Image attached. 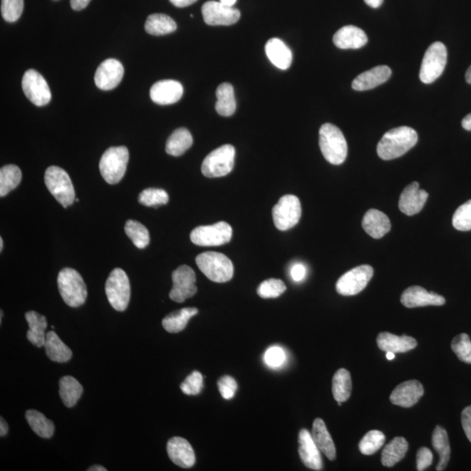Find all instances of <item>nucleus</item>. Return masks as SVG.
Wrapping results in <instances>:
<instances>
[{"label":"nucleus","mask_w":471,"mask_h":471,"mask_svg":"<svg viewBox=\"0 0 471 471\" xmlns=\"http://www.w3.org/2000/svg\"><path fill=\"white\" fill-rule=\"evenodd\" d=\"M417 141L418 135L415 129L406 126L392 128L380 141L377 154L385 161L396 159L414 148Z\"/></svg>","instance_id":"f257e3e1"},{"label":"nucleus","mask_w":471,"mask_h":471,"mask_svg":"<svg viewBox=\"0 0 471 471\" xmlns=\"http://www.w3.org/2000/svg\"><path fill=\"white\" fill-rule=\"evenodd\" d=\"M320 148L325 159L331 164H343L347 158V141L340 129L331 123L321 126Z\"/></svg>","instance_id":"f03ea898"},{"label":"nucleus","mask_w":471,"mask_h":471,"mask_svg":"<svg viewBox=\"0 0 471 471\" xmlns=\"http://www.w3.org/2000/svg\"><path fill=\"white\" fill-rule=\"evenodd\" d=\"M196 263L200 270L211 281L226 283L233 277V262L222 253L207 251L198 255Z\"/></svg>","instance_id":"7ed1b4c3"},{"label":"nucleus","mask_w":471,"mask_h":471,"mask_svg":"<svg viewBox=\"0 0 471 471\" xmlns=\"http://www.w3.org/2000/svg\"><path fill=\"white\" fill-rule=\"evenodd\" d=\"M58 288L65 303L71 308L83 305L88 298V289L76 270L62 269L58 276Z\"/></svg>","instance_id":"20e7f679"},{"label":"nucleus","mask_w":471,"mask_h":471,"mask_svg":"<svg viewBox=\"0 0 471 471\" xmlns=\"http://www.w3.org/2000/svg\"><path fill=\"white\" fill-rule=\"evenodd\" d=\"M129 160L128 149L124 146L111 147L105 151L100 161L102 178L109 184H116L123 179Z\"/></svg>","instance_id":"39448f33"},{"label":"nucleus","mask_w":471,"mask_h":471,"mask_svg":"<svg viewBox=\"0 0 471 471\" xmlns=\"http://www.w3.org/2000/svg\"><path fill=\"white\" fill-rule=\"evenodd\" d=\"M45 183L55 199L64 208L76 201V191L68 173L57 166H51L45 173Z\"/></svg>","instance_id":"423d86ee"},{"label":"nucleus","mask_w":471,"mask_h":471,"mask_svg":"<svg viewBox=\"0 0 471 471\" xmlns=\"http://www.w3.org/2000/svg\"><path fill=\"white\" fill-rule=\"evenodd\" d=\"M236 151L233 145L226 144L210 153L203 160L202 173L209 178H222L233 171Z\"/></svg>","instance_id":"0eeeda50"},{"label":"nucleus","mask_w":471,"mask_h":471,"mask_svg":"<svg viewBox=\"0 0 471 471\" xmlns=\"http://www.w3.org/2000/svg\"><path fill=\"white\" fill-rule=\"evenodd\" d=\"M106 294L110 305L118 312L127 309L131 300V283L123 269L112 270L105 285Z\"/></svg>","instance_id":"6e6552de"},{"label":"nucleus","mask_w":471,"mask_h":471,"mask_svg":"<svg viewBox=\"0 0 471 471\" xmlns=\"http://www.w3.org/2000/svg\"><path fill=\"white\" fill-rule=\"evenodd\" d=\"M447 49L442 42H435L430 45L424 54L420 80L425 84L433 83L442 76L447 65Z\"/></svg>","instance_id":"1a4fd4ad"},{"label":"nucleus","mask_w":471,"mask_h":471,"mask_svg":"<svg viewBox=\"0 0 471 471\" xmlns=\"http://www.w3.org/2000/svg\"><path fill=\"white\" fill-rule=\"evenodd\" d=\"M300 217L301 204L296 196H282L273 209L274 225L280 231L292 229L300 221Z\"/></svg>","instance_id":"9d476101"},{"label":"nucleus","mask_w":471,"mask_h":471,"mask_svg":"<svg viewBox=\"0 0 471 471\" xmlns=\"http://www.w3.org/2000/svg\"><path fill=\"white\" fill-rule=\"evenodd\" d=\"M233 238V228L226 222L212 226H199L192 231L191 240L199 246H219L229 243Z\"/></svg>","instance_id":"9b49d317"},{"label":"nucleus","mask_w":471,"mask_h":471,"mask_svg":"<svg viewBox=\"0 0 471 471\" xmlns=\"http://www.w3.org/2000/svg\"><path fill=\"white\" fill-rule=\"evenodd\" d=\"M374 275V269L368 265L355 267L340 278L336 284L337 293L343 296H353L363 292Z\"/></svg>","instance_id":"f8f14e48"},{"label":"nucleus","mask_w":471,"mask_h":471,"mask_svg":"<svg viewBox=\"0 0 471 471\" xmlns=\"http://www.w3.org/2000/svg\"><path fill=\"white\" fill-rule=\"evenodd\" d=\"M22 88L27 99L38 107L49 103L52 93L45 78L34 69L26 71L22 80Z\"/></svg>","instance_id":"ddd939ff"},{"label":"nucleus","mask_w":471,"mask_h":471,"mask_svg":"<svg viewBox=\"0 0 471 471\" xmlns=\"http://www.w3.org/2000/svg\"><path fill=\"white\" fill-rule=\"evenodd\" d=\"M172 281L173 288L170 293V298L178 303H183L198 292L196 285V273L190 266H179L172 273Z\"/></svg>","instance_id":"4468645a"},{"label":"nucleus","mask_w":471,"mask_h":471,"mask_svg":"<svg viewBox=\"0 0 471 471\" xmlns=\"http://www.w3.org/2000/svg\"><path fill=\"white\" fill-rule=\"evenodd\" d=\"M203 21L209 26H231L240 19V11L221 2L208 1L202 7Z\"/></svg>","instance_id":"2eb2a0df"},{"label":"nucleus","mask_w":471,"mask_h":471,"mask_svg":"<svg viewBox=\"0 0 471 471\" xmlns=\"http://www.w3.org/2000/svg\"><path fill=\"white\" fill-rule=\"evenodd\" d=\"M124 68L123 64L116 59H108L98 66L94 82L101 90H112L116 88L123 80Z\"/></svg>","instance_id":"dca6fc26"},{"label":"nucleus","mask_w":471,"mask_h":471,"mask_svg":"<svg viewBox=\"0 0 471 471\" xmlns=\"http://www.w3.org/2000/svg\"><path fill=\"white\" fill-rule=\"evenodd\" d=\"M429 198L427 192L420 188L419 183L414 182L407 186L399 200V209L407 216L418 214L422 210Z\"/></svg>","instance_id":"f3484780"},{"label":"nucleus","mask_w":471,"mask_h":471,"mask_svg":"<svg viewBox=\"0 0 471 471\" xmlns=\"http://www.w3.org/2000/svg\"><path fill=\"white\" fill-rule=\"evenodd\" d=\"M400 302L407 308H421L427 305H442L445 298L437 293H429L421 286H410L404 290Z\"/></svg>","instance_id":"a211bd4d"},{"label":"nucleus","mask_w":471,"mask_h":471,"mask_svg":"<svg viewBox=\"0 0 471 471\" xmlns=\"http://www.w3.org/2000/svg\"><path fill=\"white\" fill-rule=\"evenodd\" d=\"M424 394V388L418 380H412L400 383L390 395L392 404L403 407H410L419 402Z\"/></svg>","instance_id":"6ab92c4d"},{"label":"nucleus","mask_w":471,"mask_h":471,"mask_svg":"<svg viewBox=\"0 0 471 471\" xmlns=\"http://www.w3.org/2000/svg\"><path fill=\"white\" fill-rule=\"evenodd\" d=\"M168 457L181 468H191L196 462V455L193 447L186 439L173 437L167 443Z\"/></svg>","instance_id":"aec40b11"},{"label":"nucleus","mask_w":471,"mask_h":471,"mask_svg":"<svg viewBox=\"0 0 471 471\" xmlns=\"http://www.w3.org/2000/svg\"><path fill=\"white\" fill-rule=\"evenodd\" d=\"M151 98L159 105H170L178 102L183 94V85L173 80L156 82L151 88Z\"/></svg>","instance_id":"412c9836"},{"label":"nucleus","mask_w":471,"mask_h":471,"mask_svg":"<svg viewBox=\"0 0 471 471\" xmlns=\"http://www.w3.org/2000/svg\"><path fill=\"white\" fill-rule=\"evenodd\" d=\"M298 453L302 462L308 468L313 470H321L322 459L320 450L314 442L312 434L308 430H301L298 434Z\"/></svg>","instance_id":"4be33fe9"},{"label":"nucleus","mask_w":471,"mask_h":471,"mask_svg":"<svg viewBox=\"0 0 471 471\" xmlns=\"http://www.w3.org/2000/svg\"><path fill=\"white\" fill-rule=\"evenodd\" d=\"M392 71L388 66H378L366 71L353 80L352 88L356 91H366L386 82L391 77Z\"/></svg>","instance_id":"5701e85b"},{"label":"nucleus","mask_w":471,"mask_h":471,"mask_svg":"<svg viewBox=\"0 0 471 471\" xmlns=\"http://www.w3.org/2000/svg\"><path fill=\"white\" fill-rule=\"evenodd\" d=\"M333 43L340 49H359L367 44L368 36L359 27L345 26L338 30Z\"/></svg>","instance_id":"b1692460"},{"label":"nucleus","mask_w":471,"mask_h":471,"mask_svg":"<svg viewBox=\"0 0 471 471\" xmlns=\"http://www.w3.org/2000/svg\"><path fill=\"white\" fill-rule=\"evenodd\" d=\"M363 229L373 238L379 239L390 233L391 223L383 212L375 209L369 210L363 219Z\"/></svg>","instance_id":"393cba45"},{"label":"nucleus","mask_w":471,"mask_h":471,"mask_svg":"<svg viewBox=\"0 0 471 471\" xmlns=\"http://www.w3.org/2000/svg\"><path fill=\"white\" fill-rule=\"evenodd\" d=\"M377 345L384 352L406 353L417 345V341L410 336H397L390 333L383 332L377 337Z\"/></svg>","instance_id":"a878e982"},{"label":"nucleus","mask_w":471,"mask_h":471,"mask_svg":"<svg viewBox=\"0 0 471 471\" xmlns=\"http://www.w3.org/2000/svg\"><path fill=\"white\" fill-rule=\"evenodd\" d=\"M265 53L270 61L278 69L286 70L292 65V51L280 39H269L265 45Z\"/></svg>","instance_id":"bb28decb"},{"label":"nucleus","mask_w":471,"mask_h":471,"mask_svg":"<svg viewBox=\"0 0 471 471\" xmlns=\"http://www.w3.org/2000/svg\"><path fill=\"white\" fill-rule=\"evenodd\" d=\"M312 437L319 450L330 461L336 458V449L327 426L320 418L314 420L313 424Z\"/></svg>","instance_id":"cd10ccee"},{"label":"nucleus","mask_w":471,"mask_h":471,"mask_svg":"<svg viewBox=\"0 0 471 471\" xmlns=\"http://www.w3.org/2000/svg\"><path fill=\"white\" fill-rule=\"evenodd\" d=\"M44 348L47 357L54 363H65L72 358L71 349L54 331L46 333Z\"/></svg>","instance_id":"c85d7f7f"},{"label":"nucleus","mask_w":471,"mask_h":471,"mask_svg":"<svg viewBox=\"0 0 471 471\" xmlns=\"http://www.w3.org/2000/svg\"><path fill=\"white\" fill-rule=\"evenodd\" d=\"M25 317L29 325V330L26 333L27 340L35 347H44L47 328L46 318L34 311L27 312Z\"/></svg>","instance_id":"c756f323"},{"label":"nucleus","mask_w":471,"mask_h":471,"mask_svg":"<svg viewBox=\"0 0 471 471\" xmlns=\"http://www.w3.org/2000/svg\"><path fill=\"white\" fill-rule=\"evenodd\" d=\"M176 29H178V25L174 19L165 14L149 15L145 22V30L148 34L154 35V36L170 34Z\"/></svg>","instance_id":"7c9ffc66"},{"label":"nucleus","mask_w":471,"mask_h":471,"mask_svg":"<svg viewBox=\"0 0 471 471\" xmlns=\"http://www.w3.org/2000/svg\"><path fill=\"white\" fill-rule=\"evenodd\" d=\"M193 144V137L188 129L181 128L172 133L166 143V152L173 156L184 154Z\"/></svg>","instance_id":"2f4dec72"},{"label":"nucleus","mask_w":471,"mask_h":471,"mask_svg":"<svg viewBox=\"0 0 471 471\" xmlns=\"http://www.w3.org/2000/svg\"><path fill=\"white\" fill-rule=\"evenodd\" d=\"M60 395L62 402L68 407L76 405L80 400L83 388L76 378L72 376H64L60 380Z\"/></svg>","instance_id":"473e14b6"},{"label":"nucleus","mask_w":471,"mask_h":471,"mask_svg":"<svg viewBox=\"0 0 471 471\" xmlns=\"http://www.w3.org/2000/svg\"><path fill=\"white\" fill-rule=\"evenodd\" d=\"M198 313L195 308H183L168 314L163 320V327L167 332L178 333L186 328L188 320Z\"/></svg>","instance_id":"72a5a7b5"},{"label":"nucleus","mask_w":471,"mask_h":471,"mask_svg":"<svg viewBox=\"0 0 471 471\" xmlns=\"http://www.w3.org/2000/svg\"><path fill=\"white\" fill-rule=\"evenodd\" d=\"M216 94L218 98L216 110L219 115L226 117L233 116L237 108L233 86L230 83L219 85Z\"/></svg>","instance_id":"f704fd0d"},{"label":"nucleus","mask_w":471,"mask_h":471,"mask_svg":"<svg viewBox=\"0 0 471 471\" xmlns=\"http://www.w3.org/2000/svg\"><path fill=\"white\" fill-rule=\"evenodd\" d=\"M432 445L440 455L437 470H445L450 458V445L447 431L443 427H435L433 435H432Z\"/></svg>","instance_id":"c9c22d12"},{"label":"nucleus","mask_w":471,"mask_h":471,"mask_svg":"<svg viewBox=\"0 0 471 471\" xmlns=\"http://www.w3.org/2000/svg\"><path fill=\"white\" fill-rule=\"evenodd\" d=\"M408 443L405 438L395 437L384 447L382 454L383 465L392 467L405 457Z\"/></svg>","instance_id":"e433bc0d"},{"label":"nucleus","mask_w":471,"mask_h":471,"mask_svg":"<svg viewBox=\"0 0 471 471\" xmlns=\"http://www.w3.org/2000/svg\"><path fill=\"white\" fill-rule=\"evenodd\" d=\"M333 395L338 402H344L350 398L352 392L351 375L347 369L340 368L333 378Z\"/></svg>","instance_id":"4c0bfd02"},{"label":"nucleus","mask_w":471,"mask_h":471,"mask_svg":"<svg viewBox=\"0 0 471 471\" xmlns=\"http://www.w3.org/2000/svg\"><path fill=\"white\" fill-rule=\"evenodd\" d=\"M27 422L34 433L42 438L49 439L54 433V424L44 415L37 410H27L26 413Z\"/></svg>","instance_id":"58836bf2"},{"label":"nucleus","mask_w":471,"mask_h":471,"mask_svg":"<svg viewBox=\"0 0 471 471\" xmlns=\"http://www.w3.org/2000/svg\"><path fill=\"white\" fill-rule=\"evenodd\" d=\"M22 173L16 165H6L0 170V196H5L21 183Z\"/></svg>","instance_id":"ea45409f"},{"label":"nucleus","mask_w":471,"mask_h":471,"mask_svg":"<svg viewBox=\"0 0 471 471\" xmlns=\"http://www.w3.org/2000/svg\"><path fill=\"white\" fill-rule=\"evenodd\" d=\"M125 233L138 249L146 248L151 241V236L147 228L133 220H128L126 223Z\"/></svg>","instance_id":"a19ab883"},{"label":"nucleus","mask_w":471,"mask_h":471,"mask_svg":"<svg viewBox=\"0 0 471 471\" xmlns=\"http://www.w3.org/2000/svg\"><path fill=\"white\" fill-rule=\"evenodd\" d=\"M384 434L382 431L371 430L368 432L360 440L359 449L361 453L366 455L375 454L382 447L385 442Z\"/></svg>","instance_id":"79ce46f5"},{"label":"nucleus","mask_w":471,"mask_h":471,"mask_svg":"<svg viewBox=\"0 0 471 471\" xmlns=\"http://www.w3.org/2000/svg\"><path fill=\"white\" fill-rule=\"evenodd\" d=\"M139 203L147 207L163 206L168 202V195L162 188H149L141 192Z\"/></svg>","instance_id":"37998d69"},{"label":"nucleus","mask_w":471,"mask_h":471,"mask_svg":"<svg viewBox=\"0 0 471 471\" xmlns=\"http://www.w3.org/2000/svg\"><path fill=\"white\" fill-rule=\"evenodd\" d=\"M451 348L462 363L471 364V341L466 333L455 337L451 343Z\"/></svg>","instance_id":"c03bdc74"},{"label":"nucleus","mask_w":471,"mask_h":471,"mask_svg":"<svg viewBox=\"0 0 471 471\" xmlns=\"http://www.w3.org/2000/svg\"><path fill=\"white\" fill-rule=\"evenodd\" d=\"M285 283L276 278H270L263 283L258 288L259 297L263 298H276L285 292Z\"/></svg>","instance_id":"a18cd8bd"},{"label":"nucleus","mask_w":471,"mask_h":471,"mask_svg":"<svg viewBox=\"0 0 471 471\" xmlns=\"http://www.w3.org/2000/svg\"><path fill=\"white\" fill-rule=\"evenodd\" d=\"M455 229L460 231H471V200L457 208L452 218Z\"/></svg>","instance_id":"49530a36"},{"label":"nucleus","mask_w":471,"mask_h":471,"mask_svg":"<svg viewBox=\"0 0 471 471\" xmlns=\"http://www.w3.org/2000/svg\"><path fill=\"white\" fill-rule=\"evenodd\" d=\"M24 0H2L1 14L6 21L14 23L18 21L23 13Z\"/></svg>","instance_id":"de8ad7c7"},{"label":"nucleus","mask_w":471,"mask_h":471,"mask_svg":"<svg viewBox=\"0 0 471 471\" xmlns=\"http://www.w3.org/2000/svg\"><path fill=\"white\" fill-rule=\"evenodd\" d=\"M203 387V377L201 373L194 371L187 376L184 382L180 385L181 390L187 395H196L200 394Z\"/></svg>","instance_id":"09e8293b"},{"label":"nucleus","mask_w":471,"mask_h":471,"mask_svg":"<svg viewBox=\"0 0 471 471\" xmlns=\"http://www.w3.org/2000/svg\"><path fill=\"white\" fill-rule=\"evenodd\" d=\"M286 360V353L278 345H273L267 349L264 355L265 363L270 368H278L283 366Z\"/></svg>","instance_id":"8fccbe9b"},{"label":"nucleus","mask_w":471,"mask_h":471,"mask_svg":"<svg viewBox=\"0 0 471 471\" xmlns=\"http://www.w3.org/2000/svg\"><path fill=\"white\" fill-rule=\"evenodd\" d=\"M218 390L223 399L231 400L235 396L238 390V384L233 377L229 375L223 376L218 383Z\"/></svg>","instance_id":"3c124183"},{"label":"nucleus","mask_w":471,"mask_h":471,"mask_svg":"<svg viewBox=\"0 0 471 471\" xmlns=\"http://www.w3.org/2000/svg\"><path fill=\"white\" fill-rule=\"evenodd\" d=\"M432 462H433V454H432L431 450L425 447H421L418 450L417 455H416V468H417V470H427L432 465Z\"/></svg>","instance_id":"603ef678"},{"label":"nucleus","mask_w":471,"mask_h":471,"mask_svg":"<svg viewBox=\"0 0 471 471\" xmlns=\"http://www.w3.org/2000/svg\"><path fill=\"white\" fill-rule=\"evenodd\" d=\"M461 418L462 429L471 442V405L462 410Z\"/></svg>","instance_id":"864d4df0"},{"label":"nucleus","mask_w":471,"mask_h":471,"mask_svg":"<svg viewBox=\"0 0 471 471\" xmlns=\"http://www.w3.org/2000/svg\"><path fill=\"white\" fill-rule=\"evenodd\" d=\"M306 276V267L300 263L293 265L290 268V277L293 281L300 282L304 280Z\"/></svg>","instance_id":"5fc2aeb1"},{"label":"nucleus","mask_w":471,"mask_h":471,"mask_svg":"<svg viewBox=\"0 0 471 471\" xmlns=\"http://www.w3.org/2000/svg\"><path fill=\"white\" fill-rule=\"evenodd\" d=\"M91 0H71V7L76 11H81L85 9Z\"/></svg>","instance_id":"6e6d98bb"},{"label":"nucleus","mask_w":471,"mask_h":471,"mask_svg":"<svg viewBox=\"0 0 471 471\" xmlns=\"http://www.w3.org/2000/svg\"><path fill=\"white\" fill-rule=\"evenodd\" d=\"M170 1L176 7H186L196 3L198 0H170Z\"/></svg>","instance_id":"4d7b16f0"},{"label":"nucleus","mask_w":471,"mask_h":471,"mask_svg":"<svg viewBox=\"0 0 471 471\" xmlns=\"http://www.w3.org/2000/svg\"><path fill=\"white\" fill-rule=\"evenodd\" d=\"M0 419H1L0 420V435L3 437L7 435L9 427H8V424L4 418L1 417Z\"/></svg>","instance_id":"13d9d810"},{"label":"nucleus","mask_w":471,"mask_h":471,"mask_svg":"<svg viewBox=\"0 0 471 471\" xmlns=\"http://www.w3.org/2000/svg\"><path fill=\"white\" fill-rule=\"evenodd\" d=\"M462 126L466 131H471V113L463 118Z\"/></svg>","instance_id":"bf43d9fd"},{"label":"nucleus","mask_w":471,"mask_h":471,"mask_svg":"<svg viewBox=\"0 0 471 471\" xmlns=\"http://www.w3.org/2000/svg\"><path fill=\"white\" fill-rule=\"evenodd\" d=\"M368 6L372 8H379L383 5L384 0H364Z\"/></svg>","instance_id":"052dcab7"},{"label":"nucleus","mask_w":471,"mask_h":471,"mask_svg":"<svg viewBox=\"0 0 471 471\" xmlns=\"http://www.w3.org/2000/svg\"><path fill=\"white\" fill-rule=\"evenodd\" d=\"M237 1L238 0H220V2L223 3V5L233 7Z\"/></svg>","instance_id":"680f3d73"},{"label":"nucleus","mask_w":471,"mask_h":471,"mask_svg":"<svg viewBox=\"0 0 471 471\" xmlns=\"http://www.w3.org/2000/svg\"><path fill=\"white\" fill-rule=\"evenodd\" d=\"M89 471H106L107 469H105L104 467H102L101 465H94L92 467H90L88 469Z\"/></svg>","instance_id":"e2e57ef3"},{"label":"nucleus","mask_w":471,"mask_h":471,"mask_svg":"<svg viewBox=\"0 0 471 471\" xmlns=\"http://www.w3.org/2000/svg\"><path fill=\"white\" fill-rule=\"evenodd\" d=\"M465 78L466 81L468 82L469 84H471V66H470L469 69L467 70Z\"/></svg>","instance_id":"0e129e2a"},{"label":"nucleus","mask_w":471,"mask_h":471,"mask_svg":"<svg viewBox=\"0 0 471 471\" xmlns=\"http://www.w3.org/2000/svg\"><path fill=\"white\" fill-rule=\"evenodd\" d=\"M387 359L388 360H394L395 359V353L392 352H387Z\"/></svg>","instance_id":"69168bd1"},{"label":"nucleus","mask_w":471,"mask_h":471,"mask_svg":"<svg viewBox=\"0 0 471 471\" xmlns=\"http://www.w3.org/2000/svg\"><path fill=\"white\" fill-rule=\"evenodd\" d=\"M4 248V241L3 238H0V251H2Z\"/></svg>","instance_id":"338daca9"},{"label":"nucleus","mask_w":471,"mask_h":471,"mask_svg":"<svg viewBox=\"0 0 471 471\" xmlns=\"http://www.w3.org/2000/svg\"><path fill=\"white\" fill-rule=\"evenodd\" d=\"M0 313H0V323H1L2 319H3V311H1Z\"/></svg>","instance_id":"774afa93"}]
</instances>
